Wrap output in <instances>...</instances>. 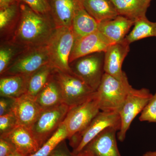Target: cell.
Instances as JSON below:
<instances>
[{"label":"cell","instance_id":"obj_1","mask_svg":"<svg viewBox=\"0 0 156 156\" xmlns=\"http://www.w3.org/2000/svg\"><path fill=\"white\" fill-rule=\"evenodd\" d=\"M20 3V16L11 40L25 48L44 46L56 28L50 13L35 12Z\"/></svg>","mask_w":156,"mask_h":156},{"label":"cell","instance_id":"obj_2","mask_svg":"<svg viewBox=\"0 0 156 156\" xmlns=\"http://www.w3.org/2000/svg\"><path fill=\"white\" fill-rule=\"evenodd\" d=\"M132 89L128 78L120 80L105 73L96 91L101 111L119 112Z\"/></svg>","mask_w":156,"mask_h":156},{"label":"cell","instance_id":"obj_3","mask_svg":"<svg viewBox=\"0 0 156 156\" xmlns=\"http://www.w3.org/2000/svg\"><path fill=\"white\" fill-rule=\"evenodd\" d=\"M75 38L71 27H56L47 44L50 63L56 69L72 73L69 58Z\"/></svg>","mask_w":156,"mask_h":156},{"label":"cell","instance_id":"obj_4","mask_svg":"<svg viewBox=\"0 0 156 156\" xmlns=\"http://www.w3.org/2000/svg\"><path fill=\"white\" fill-rule=\"evenodd\" d=\"M121 127V120L118 112L100 111L79 134L69 139V144L73 148V152L78 154L97 135L108 128H116L118 131Z\"/></svg>","mask_w":156,"mask_h":156},{"label":"cell","instance_id":"obj_5","mask_svg":"<svg viewBox=\"0 0 156 156\" xmlns=\"http://www.w3.org/2000/svg\"><path fill=\"white\" fill-rule=\"evenodd\" d=\"M104 57V52H98L77 58L69 63L71 71L96 92L105 73Z\"/></svg>","mask_w":156,"mask_h":156},{"label":"cell","instance_id":"obj_6","mask_svg":"<svg viewBox=\"0 0 156 156\" xmlns=\"http://www.w3.org/2000/svg\"><path fill=\"white\" fill-rule=\"evenodd\" d=\"M69 108L62 103L42 110L30 128L40 147L58 130L64 122Z\"/></svg>","mask_w":156,"mask_h":156},{"label":"cell","instance_id":"obj_7","mask_svg":"<svg viewBox=\"0 0 156 156\" xmlns=\"http://www.w3.org/2000/svg\"><path fill=\"white\" fill-rule=\"evenodd\" d=\"M50 64L47 45L26 48L2 76H30L44 66Z\"/></svg>","mask_w":156,"mask_h":156},{"label":"cell","instance_id":"obj_8","mask_svg":"<svg viewBox=\"0 0 156 156\" xmlns=\"http://www.w3.org/2000/svg\"><path fill=\"white\" fill-rule=\"evenodd\" d=\"M100 111L96 92L86 101L70 108L63 122L68 139L85 129Z\"/></svg>","mask_w":156,"mask_h":156},{"label":"cell","instance_id":"obj_9","mask_svg":"<svg viewBox=\"0 0 156 156\" xmlns=\"http://www.w3.org/2000/svg\"><path fill=\"white\" fill-rule=\"evenodd\" d=\"M54 75L61 88L63 103L70 108L86 101L95 92L72 73L56 69Z\"/></svg>","mask_w":156,"mask_h":156},{"label":"cell","instance_id":"obj_10","mask_svg":"<svg viewBox=\"0 0 156 156\" xmlns=\"http://www.w3.org/2000/svg\"><path fill=\"white\" fill-rule=\"evenodd\" d=\"M153 94L146 88L136 89L132 88L122 107L119 112L121 127L117 138L123 142L131 123L137 115L141 113L150 100Z\"/></svg>","mask_w":156,"mask_h":156},{"label":"cell","instance_id":"obj_11","mask_svg":"<svg viewBox=\"0 0 156 156\" xmlns=\"http://www.w3.org/2000/svg\"><path fill=\"white\" fill-rule=\"evenodd\" d=\"M118 131L114 128H106L79 153L84 156H121L117 145Z\"/></svg>","mask_w":156,"mask_h":156},{"label":"cell","instance_id":"obj_12","mask_svg":"<svg viewBox=\"0 0 156 156\" xmlns=\"http://www.w3.org/2000/svg\"><path fill=\"white\" fill-rule=\"evenodd\" d=\"M112 43L104 35L97 30L77 40H75L69 62L77 58L98 52H105Z\"/></svg>","mask_w":156,"mask_h":156},{"label":"cell","instance_id":"obj_13","mask_svg":"<svg viewBox=\"0 0 156 156\" xmlns=\"http://www.w3.org/2000/svg\"><path fill=\"white\" fill-rule=\"evenodd\" d=\"M129 46L125 40L121 43L113 44L107 49L105 52V73L120 80L127 78L122 70V66L130 51Z\"/></svg>","mask_w":156,"mask_h":156},{"label":"cell","instance_id":"obj_14","mask_svg":"<svg viewBox=\"0 0 156 156\" xmlns=\"http://www.w3.org/2000/svg\"><path fill=\"white\" fill-rule=\"evenodd\" d=\"M48 2L56 27H71L76 12L83 7V0H48Z\"/></svg>","mask_w":156,"mask_h":156},{"label":"cell","instance_id":"obj_15","mask_svg":"<svg viewBox=\"0 0 156 156\" xmlns=\"http://www.w3.org/2000/svg\"><path fill=\"white\" fill-rule=\"evenodd\" d=\"M0 137L9 140L16 151L24 156H30L41 147L31 129L24 126H17L10 133Z\"/></svg>","mask_w":156,"mask_h":156},{"label":"cell","instance_id":"obj_16","mask_svg":"<svg viewBox=\"0 0 156 156\" xmlns=\"http://www.w3.org/2000/svg\"><path fill=\"white\" fill-rule=\"evenodd\" d=\"M42 110L35 99L24 94L16 98L12 112L18 126L30 129Z\"/></svg>","mask_w":156,"mask_h":156},{"label":"cell","instance_id":"obj_17","mask_svg":"<svg viewBox=\"0 0 156 156\" xmlns=\"http://www.w3.org/2000/svg\"><path fill=\"white\" fill-rule=\"evenodd\" d=\"M134 23L133 20L118 15L113 19L99 23L98 30L113 44H117L125 41L127 34Z\"/></svg>","mask_w":156,"mask_h":156},{"label":"cell","instance_id":"obj_18","mask_svg":"<svg viewBox=\"0 0 156 156\" xmlns=\"http://www.w3.org/2000/svg\"><path fill=\"white\" fill-rule=\"evenodd\" d=\"M20 16V3L16 1L0 9L1 41L11 40L17 28Z\"/></svg>","mask_w":156,"mask_h":156},{"label":"cell","instance_id":"obj_19","mask_svg":"<svg viewBox=\"0 0 156 156\" xmlns=\"http://www.w3.org/2000/svg\"><path fill=\"white\" fill-rule=\"evenodd\" d=\"M119 15L135 22L146 17L147 11L151 0H111Z\"/></svg>","mask_w":156,"mask_h":156},{"label":"cell","instance_id":"obj_20","mask_svg":"<svg viewBox=\"0 0 156 156\" xmlns=\"http://www.w3.org/2000/svg\"><path fill=\"white\" fill-rule=\"evenodd\" d=\"M35 100L43 110L64 103L61 88L54 74L48 83L37 95Z\"/></svg>","mask_w":156,"mask_h":156},{"label":"cell","instance_id":"obj_21","mask_svg":"<svg viewBox=\"0 0 156 156\" xmlns=\"http://www.w3.org/2000/svg\"><path fill=\"white\" fill-rule=\"evenodd\" d=\"M84 9L98 23L119 15L111 0H83Z\"/></svg>","mask_w":156,"mask_h":156},{"label":"cell","instance_id":"obj_22","mask_svg":"<svg viewBox=\"0 0 156 156\" xmlns=\"http://www.w3.org/2000/svg\"><path fill=\"white\" fill-rule=\"evenodd\" d=\"M28 78L20 75L1 76L0 96L17 98L24 95Z\"/></svg>","mask_w":156,"mask_h":156},{"label":"cell","instance_id":"obj_23","mask_svg":"<svg viewBox=\"0 0 156 156\" xmlns=\"http://www.w3.org/2000/svg\"><path fill=\"white\" fill-rule=\"evenodd\" d=\"M98 26L99 23L83 7L76 12L73 18L71 28L75 40H77L98 30Z\"/></svg>","mask_w":156,"mask_h":156},{"label":"cell","instance_id":"obj_24","mask_svg":"<svg viewBox=\"0 0 156 156\" xmlns=\"http://www.w3.org/2000/svg\"><path fill=\"white\" fill-rule=\"evenodd\" d=\"M55 69L52 65L48 64L29 76L25 94L35 99L52 77Z\"/></svg>","mask_w":156,"mask_h":156},{"label":"cell","instance_id":"obj_25","mask_svg":"<svg viewBox=\"0 0 156 156\" xmlns=\"http://www.w3.org/2000/svg\"><path fill=\"white\" fill-rule=\"evenodd\" d=\"M133 29L125 38L129 44L141 39L156 37V22H151L145 17L136 20Z\"/></svg>","mask_w":156,"mask_h":156},{"label":"cell","instance_id":"obj_26","mask_svg":"<svg viewBox=\"0 0 156 156\" xmlns=\"http://www.w3.org/2000/svg\"><path fill=\"white\" fill-rule=\"evenodd\" d=\"M26 48L11 41L1 42L0 47V74L2 75Z\"/></svg>","mask_w":156,"mask_h":156},{"label":"cell","instance_id":"obj_27","mask_svg":"<svg viewBox=\"0 0 156 156\" xmlns=\"http://www.w3.org/2000/svg\"><path fill=\"white\" fill-rule=\"evenodd\" d=\"M67 137V131L63 122L53 136L35 153L30 156H49L56 146Z\"/></svg>","mask_w":156,"mask_h":156},{"label":"cell","instance_id":"obj_28","mask_svg":"<svg viewBox=\"0 0 156 156\" xmlns=\"http://www.w3.org/2000/svg\"><path fill=\"white\" fill-rule=\"evenodd\" d=\"M139 119L140 122L156 123V91L141 112Z\"/></svg>","mask_w":156,"mask_h":156},{"label":"cell","instance_id":"obj_29","mask_svg":"<svg viewBox=\"0 0 156 156\" xmlns=\"http://www.w3.org/2000/svg\"><path fill=\"white\" fill-rule=\"evenodd\" d=\"M17 126V120L13 112L0 116V136L10 133Z\"/></svg>","mask_w":156,"mask_h":156},{"label":"cell","instance_id":"obj_30","mask_svg":"<svg viewBox=\"0 0 156 156\" xmlns=\"http://www.w3.org/2000/svg\"><path fill=\"white\" fill-rule=\"evenodd\" d=\"M27 5L32 10L39 14H46L50 12L48 0H18Z\"/></svg>","mask_w":156,"mask_h":156},{"label":"cell","instance_id":"obj_31","mask_svg":"<svg viewBox=\"0 0 156 156\" xmlns=\"http://www.w3.org/2000/svg\"><path fill=\"white\" fill-rule=\"evenodd\" d=\"M16 98L1 96L0 98V116L12 111Z\"/></svg>","mask_w":156,"mask_h":156},{"label":"cell","instance_id":"obj_32","mask_svg":"<svg viewBox=\"0 0 156 156\" xmlns=\"http://www.w3.org/2000/svg\"><path fill=\"white\" fill-rule=\"evenodd\" d=\"M49 156H77L68 147L65 140L60 142Z\"/></svg>","mask_w":156,"mask_h":156},{"label":"cell","instance_id":"obj_33","mask_svg":"<svg viewBox=\"0 0 156 156\" xmlns=\"http://www.w3.org/2000/svg\"><path fill=\"white\" fill-rule=\"evenodd\" d=\"M16 149L10 141L0 137V156H7L16 152Z\"/></svg>","mask_w":156,"mask_h":156},{"label":"cell","instance_id":"obj_34","mask_svg":"<svg viewBox=\"0 0 156 156\" xmlns=\"http://www.w3.org/2000/svg\"><path fill=\"white\" fill-rule=\"evenodd\" d=\"M18 0H0V9L5 8Z\"/></svg>","mask_w":156,"mask_h":156},{"label":"cell","instance_id":"obj_35","mask_svg":"<svg viewBox=\"0 0 156 156\" xmlns=\"http://www.w3.org/2000/svg\"><path fill=\"white\" fill-rule=\"evenodd\" d=\"M141 156H156V151L147 152Z\"/></svg>","mask_w":156,"mask_h":156},{"label":"cell","instance_id":"obj_36","mask_svg":"<svg viewBox=\"0 0 156 156\" xmlns=\"http://www.w3.org/2000/svg\"><path fill=\"white\" fill-rule=\"evenodd\" d=\"M24 156L23 155L21 154L18 153L17 152H16L14 153V154H11L9 155V156Z\"/></svg>","mask_w":156,"mask_h":156},{"label":"cell","instance_id":"obj_37","mask_svg":"<svg viewBox=\"0 0 156 156\" xmlns=\"http://www.w3.org/2000/svg\"><path fill=\"white\" fill-rule=\"evenodd\" d=\"M76 154H77V156H83V155L81 154L80 153Z\"/></svg>","mask_w":156,"mask_h":156},{"label":"cell","instance_id":"obj_38","mask_svg":"<svg viewBox=\"0 0 156 156\" xmlns=\"http://www.w3.org/2000/svg\"><path fill=\"white\" fill-rule=\"evenodd\" d=\"M151 1H152V0H151Z\"/></svg>","mask_w":156,"mask_h":156}]
</instances>
